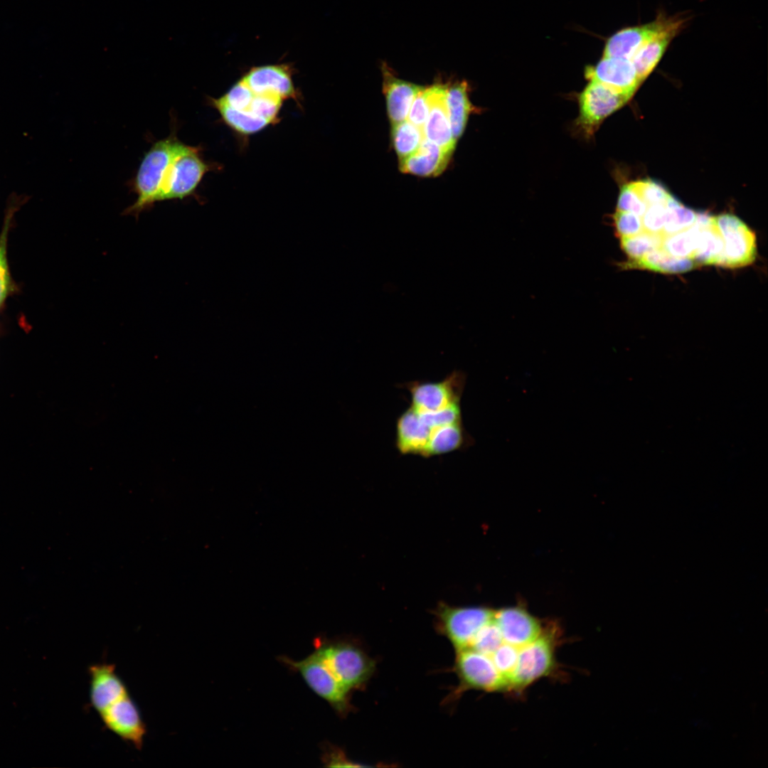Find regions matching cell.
Instances as JSON below:
<instances>
[{
  "instance_id": "obj_8",
  "label": "cell",
  "mask_w": 768,
  "mask_h": 768,
  "mask_svg": "<svg viewBox=\"0 0 768 768\" xmlns=\"http://www.w3.org/2000/svg\"><path fill=\"white\" fill-rule=\"evenodd\" d=\"M466 375L453 370L438 382L412 381L403 386L410 393V407L419 411H435L461 404Z\"/></svg>"
},
{
  "instance_id": "obj_7",
  "label": "cell",
  "mask_w": 768,
  "mask_h": 768,
  "mask_svg": "<svg viewBox=\"0 0 768 768\" xmlns=\"http://www.w3.org/2000/svg\"><path fill=\"white\" fill-rule=\"evenodd\" d=\"M437 614L441 631L459 651L470 646L478 631L494 619V611L484 607H455L442 604Z\"/></svg>"
},
{
  "instance_id": "obj_16",
  "label": "cell",
  "mask_w": 768,
  "mask_h": 768,
  "mask_svg": "<svg viewBox=\"0 0 768 768\" xmlns=\"http://www.w3.org/2000/svg\"><path fill=\"white\" fill-rule=\"evenodd\" d=\"M257 95H268L283 101L299 100L289 68L284 65H267L251 68L242 78Z\"/></svg>"
},
{
  "instance_id": "obj_38",
  "label": "cell",
  "mask_w": 768,
  "mask_h": 768,
  "mask_svg": "<svg viewBox=\"0 0 768 768\" xmlns=\"http://www.w3.org/2000/svg\"><path fill=\"white\" fill-rule=\"evenodd\" d=\"M322 757L323 762L327 767L359 766L358 764H354L352 762L348 761L340 750H337L334 747L327 746L324 749V754Z\"/></svg>"
},
{
  "instance_id": "obj_4",
  "label": "cell",
  "mask_w": 768,
  "mask_h": 768,
  "mask_svg": "<svg viewBox=\"0 0 768 768\" xmlns=\"http://www.w3.org/2000/svg\"><path fill=\"white\" fill-rule=\"evenodd\" d=\"M315 645L331 673L348 693L363 684L373 672L374 663L352 644L318 639Z\"/></svg>"
},
{
  "instance_id": "obj_25",
  "label": "cell",
  "mask_w": 768,
  "mask_h": 768,
  "mask_svg": "<svg viewBox=\"0 0 768 768\" xmlns=\"http://www.w3.org/2000/svg\"><path fill=\"white\" fill-rule=\"evenodd\" d=\"M695 263L690 258L671 256L661 247L654 250L641 258L624 262L622 267H640L661 273H683L693 269Z\"/></svg>"
},
{
  "instance_id": "obj_32",
  "label": "cell",
  "mask_w": 768,
  "mask_h": 768,
  "mask_svg": "<svg viewBox=\"0 0 768 768\" xmlns=\"http://www.w3.org/2000/svg\"><path fill=\"white\" fill-rule=\"evenodd\" d=\"M519 648L507 643L501 646L490 656L498 671L508 683L509 679L516 667Z\"/></svg>"
},
{
  "instance_id": "obj_9",
  "label": "cell",
  "mask_w": 768,
  "mask_h": 768,
  "mask_svg": "<svg viewBox=\"0 0 768 768\" xmlns=\"http://www.w3.org/2000/svg\"><path fill=\"white\" fill-rule=\"evenodd\" d=\"M724 242L720 266L742 267L752 263L757 255L756 237L740 219L731 214L715 217Z\"/></svg>"
},
{
  "instance_id": "obj_13",
  "label": "cell",
  "mask_w": 768,
  "mask_h": 768,
  "mask_svg": "<svg viewBox=\"0 0 768 768\" xmlns=\"http://www.w3.org/2000/svg\"><path fill=\"white\" fill-rule=\"evenodd\" d=\"M677 20V18H668L659 14L651 22L622 29L607 40L603 57H619L630 60L640 48Z\"/></svg>"
},
{
  "instance_id": "obj_6",
  "label": "cell",
  "mask_w": 768,
  "mask_h": 768,
  "mask_svg": "<svg viewBox=\"0 0 768 768\" xmlns=\"http://www.w3.org/2000/svg\"><path fill=\"white\" fill-rule=\"evenodd\" d=\"M279 660L292 670L300 673L309 688L338 713L346 714L349 710L348 692L333 676L316 650L301 661H295L286 656L279 657Z\"/></svg>"
},
{
  "instance_id": "obj_10",
  "label": "cell",
  "mask_w": 768,
  "mask_h": 768,
  "mask_svg": "<svg viewBox=\"0 0 768 768\" xmlns=\"http://www.w3.org/2000/svg\"><path fill=\"white\" fill-rule=\"evenodd\" d=\"M554 665V644L552 637L542 633L537 639L520 647L514 671L509 679V688L522 689L546 676Z\"/></svg>"
},
{
  "instance_id": "obj_30",
  "label": "cell",
  "mask_w": 768,
  "mask_h": 768,
  "mask_svg": "<svg viewBox=\"0 0 768 768\" xmlns=\"http://www.w3.org/2000/svg\"><path fill=\"white\" fill-rule=\"evenodd\" d=\"M619 239L621 248L629 257L626 262L635 261L646 253L661 247L663 240L661 235L646 231Z\"/></svg>"
},
{
  "instance_id": "obj_11",
  "label": "cell",
  "mask_w": 768,
  "mask_h": 768,
  "mask_svg": "<svg viewBox=\"0 0 768 768\" xmlns=\"http://www.w3.org/2000/svg\"><path fill=\"white\" fill-rule=\"evenodd\" d=\"M455 671L460 678L461 689L492 692L509 688L491 657L470 648L457 651Z\"/></svg>"
},
{
  "instance_id": "obj_35",
  "label": "cell",
  "mask_w": 768,
  "mask_h": 768,
  "mask_svg": "<svg viewBox=\"0 0 768 768\" xmlns=\"http://www.w3.org/2000/svg\"><path fill=\"white\" fill-rule=\"evenodd\" d=\"M612 220L615 234L619 238L634 236L643 231L641 218L634 213L617 210Z\"/></svg>"
},
{
  "instance_id": "obj_33",
  "label": "cell",
  "mask_w": 768,
  "mask_h": 768,
  "mask_svg": "<svg viewBox=\"0 0 768 768\" xmlns=\"http://www.w3.org/2000/svg\"><path fill=\"white\" fill-rule=\"evenodd\" d=\"M631 183L647 207L658 203L665 204L671 195L661 184L649 179Z\"/></svg>"
},
{
  "instance_id": "obj_1",
  "label": "cell",
  "mask_w": 768,
  "mask_h": 768,
  "mask_svg": "<svg viewBox=\"0 0 768 768\" xmlns=\"http://www.w3.org/2000/svg\"><path fill=\"white\" fill-rule=\"evenodd\" d=\"M460 422L461 404L436 411H419L409 406L396 421V447L402 454L425 457L430 440L439 430Z\"/></svg>"
},
{
  "instance_id": "obj_5",
  "label": "cell",
  "mask_w": 768,
  "mask_h": 768,
  "mask_svg": "<svg viewBox=\"0 0 768 768\" xmlns=\"http://www.w3.org/2000/svg\"><path fill=\"white\" fill-rule=\"evenodd\" d=\"M631 97L599 82L590 81L577 96L579 114L574 123L575 131L584 138L590 139L603 120Z\"/></svg>"
},
{
  "instance_id": "obj_18",
  "label": "cell",
  "mask_w": 768,
  "mask_h": 768,
  "mask_svg": "<svg viewBox=\"0 0 768 768\" xmlns=\"http://www.w3.org/2000/svg\"><path fill=\"white\" fill-rule=\"evenodd\" d=\"M494 619L500 629L503 642L518 648L533 641L543 633L538 620L519 607H508L494 612Z\"/></svg>"
},
{
  "instance_id": "obj_12",
  "label": "cell",
  "mask_w": 768,
  "mask_h": 768,
  "mask_svg": "<svg viewBox=\"0 0 768 768\" xmlns=\"http://www.w3.org/2000/svg\"><path fill=\"white\" fill-rule=\"evenodd\" d=\"M98 715L109 730L135 748L142 749L146 725L129 693L112 703Z\"/></svg>"
},
{
  "instance_id": "obj_2",
  "label": "cell",
  "mask_w": 768,
  "mask_h": 768,
  "mask_svg": "<svg viewBox=\"0 0 768 768\" xmlns=\"http://www.w3.org/2000/svg\"><path fill=\"white\" fill-rule=\"evenodd\" d=\"M179 142L174 133H172L168 137L154 142L144 154L132 181V188L137 193V198L124 210V214L137 216L158 201L165 169Z\"/></svg>"
},
{
  "instance_id": "obj_24",
  "label": "cell",
  "mask_w": 768,
  "mask_h": 768,
  "mask_svg": "<svg viewBox=\"0 0 768 768\" xmlns=\"http://www.w3.org/2000/svg\"><path fill=\"white\" fill-rule=\"evenodd\" d=\"M208 102L219 113L223 122L240 137H249L271 124L251 112L235 110L219 98L209 97Z\"/></svg>"
},
{
  "instance_id": "obj_15",
  "label": "cell",
  "mask_w": 768,
  "mask_h": 768,
  "mask_svg": "<svg viewBox=\"0 0 768 768\" xmlns=\"http://www.w3.org/2000/svg\"><path fill=\"white\" fill-rule=\"evenodd\" d=\"M427 90L428 115L424 127L425 137L452 154L454 142L447 104V85L436 83Z\"/></svg>"
},
{
  "instance_id": "obj_22",
  "label": "cell",
  "mask_w": 768,
  "mask_h": 768,
  "mask_svg": "<svg viewBox=\"0 0 768 768\" xmlns=\"http://www.w3.org/2000/svg\"><path fill=\"white\" fill-rule=\"evenodd\" d=\"M685 21L678 20L640 48L630 59L642 82L656 68L672 40L679 33Z\"/></svg>"
},
{
  "instance_id": "obj_21",
  "label": "cell",
  "mask_w": 768,
  "mask_h": 768,
  "mask_svg": "<svg viewBox=\"0 0 768 768\" xmlns=\"http://www.w3.org/2000/svg\"><path fill=\"white\" fill-rule=\"evenodd\" d=\"M695 223L700 228L692 260L701 265H721L724 242L715 217L697 213Z\"/></svg>"
},
{
  "instance_id": "obj_37",
  "label": "cell",
  "mask_w": 768,
  "mask_h": 768,
  "mask_svg": "<svg viewBox=\"0 0 768 768\" xmlns=\"http://www.w3.org/2000/svg\"><path fill=\"white\" fill-rule=\"evenodd\" d=\"M427 90L425 87L415 97L407 119L417 127L424 129L428 115Z\"/></svg>"
},
{
  "instance_id": "obj_28",
  "label": "cell",
  "mask_w": 768,
  "mask_h": 768,
  "mask_svg": "<svg viewBox=\"0 0 768 768\" xmlns=\"http://www.w3.org/2000/svg\"><path fill=\"white\" fill-rule=\"evenodd\" d=\"M665 206L666 220L660 233L662 238L686 230L695 223L697 213L685 207L671 195L668 197Z\"/></svg>"
},
{
  "instance_id": "obj_31",
  "label": "cell",
  "mask_w": 768,
  "mask_h": 768,
  "mask_svg": "<svg viewBox=\"0 0 768 768\" xmlns=\"http://www.w3.org/2000/svg\"><path fill=\"white\" fill-rule=\"evenodd\" d=\"M502 643L501 633L493 619L478 631L469 648L491 656Z\"/></svg>"
},
{
  "instance_id": "obj_36",
  "label": "cell",
  "mask_w": 768,
  "mask_h": 768,
  "mask_svg": "<svg viewBox=\"0 0 768 768\" xmlns=\"http://www.w3.org/2000/svg\"><path fill=\"white\" fill-rule=\"evenodd\" d=\"M665 204L658 203L647 207L641 217L643 231L660 235L666 220Z\"/></svg>"
},
{
  "instance_id": "obj_20",
  "label": "cell",
  "mask_w": 768,
  "mask_h": 768,
  "mask_svg": "<svg viewBox=\"0 0 768 768\" xmlns=\"http://www.w3.org/2000/svg\"><path fill=\"white\" fill-rule=\"evenodd\" d=\"M451 155L425 137L415 152L399 160V169L418 176H437L446 169Z\"/></svg>"
},
{
  "instance_id": "obj_34",
  "label": "cell",
  "mask_w": 768,
  "mask_h": 768,
  "mask_svg": "<svg viewBox=\"0 0 768 768\" xmlns=\"http://www.w3.org/2000/svg\"><path fill=\"white\" fill-rule=\"evenodd\" d=\"M617 205V210L629 212L640 218L647 208V206L631 183L622 187Z\"/></svg>"
},
{
  "instance_id": "obj_29",
  "label": "cell",
  "mask_w": 768,
  "mask_h": 768,
  "mask_svg": "<svg viewBox=\"0 0 768 768\" xmlns=\"http://www.w3.org/2000/svg\"><path fill=\"white\" fill-rule=\"evenodd\" d=\"M699 230L695 222L686 230L664 237L661 247L671 256L692 260Z\"/></svg>"
},
{
  "instance_id": "obj_19",
  "label": "cell",
  "mask_w": 768,
  "mask_h": 768,
  "mask_svg": "<svg viewBox=\"0 0 768 768\" xmlns=\"http://www.w3.org/2000/svg\"><path fill=\"white\" fill-rule=\"evenodd\" d=\"M381 70L389 119L392 124L402 122L407 119L415 96L425 87L397 78L385 63Z\"/></svg>"
},
{
  "instance_id": "obj_3",
  "label": "cell",
  "mask_w": 768,
  "mask_h": 768,
  "mask_svg": "<svg viewBox=\"0 0 768 768\" xmlns=\"http://www.w3.org/2000/svg\"><path fill=\"white\" fill-rule=\"evenodd\" d=\"M213 166L203 159L200 147L180 142L165 169L158 201L181 200L192 196Z\"/></svg>"
},
{
  "instance_id": "obj_14",
  "label": "cell",
  "mask_w": 768,
  "mask_h": 768,
  "mask_svg": "<svg viewBox=\"0 0 768 768\" xmlns=\"http://www.w3.org/2000/svg\"><path fill=\"white\" fill-rule=\"evenodd\" d=\"M585 78L632 97L641 85L631 60L619 57H603L595 65L587 66Z\"/></svg>"
},
{
  "instance_id": "obj_17",
  "label": "cell",
  "mask_w": 768,
  "mask_h": 768,
  "mask_svg": "<svg viewBox=\"0 0 768 768\" xmlns=\"http://www.w3.org/2000/svg\"><path fill=\"white\" fill-rule=\"evenodd\" d=\"M88 673L90 700L97 714L114 701L129 693L112 663L92 664L88 668Z\"/></svg>"
},
{
  "instance_id": "obj_27",
  "label": "cell",
  "mask_w": 768,
  "mask_h": 768,
  "mask_svg": "<svg viewBox=\"0 0 768 768\" xmlns=\"http://www.w3.org/2000/svg\"><path fill=\"white\" fill-rule=\"evenodd\" d=\"M391 137L393 147L399 160L413 152L420 146L425 138L424 131L407 119L392 124Z\"/></svg>"
},
{
  "instance_id": "obj_26",
  "label": "cell",
  "mask_w": 768,
  "mask_h": 768,
  "mask_svg": "<svg viewBox=\"0 0 768 768\" xmlns=\"http://www.w3.org/2000/svg\"><path fill=\"white\" fill-rule=\"evenodd\" d=\"M19 199H12L6 210L4 226L0 234V309L9 296L17 290L16 284L11 277L7 260V240L9 231L12 223L14 214L19 206Z\"/></svg>"
},
{
  "instance_id": "obj_23",
  "label": "cell",
  "mask_w": 768,
  "mask_h": 768,
  "mask_svg": "<svg viewBox=\"0 0 768 768\" xmlns=\"http://www.w3.org/2000/svg\"><path fill=\"white\" fill-rule=\"evenodd\" d=\"M468 84L457 81L447 85V104L453 139L455 143L462 135L470 113L475 109L468 95Z\"/></svg>"
}]
</instances>
